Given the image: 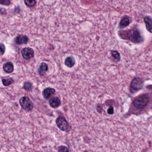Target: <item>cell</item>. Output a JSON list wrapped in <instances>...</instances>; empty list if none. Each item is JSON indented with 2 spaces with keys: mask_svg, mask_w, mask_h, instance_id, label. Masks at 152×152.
Here are the masks:
<instances>
[{
  "mask_svg": "<svg viewBox=\"0 0 152 152\" xmlns=\"http://www.w3.org/2000/svg\"><path fill=\"white\" fill-rule=\"evenodd\" d=\"M55 90L53 88H45L42 92L43 97L45 99H48L51 96L55 93Z\"/></svg>",
  "mask_w": 152,
  "mask_h": 152,
  "instance_id": "9",
  "label": "cell"
},
{
  "mask_svg": "<svg viewBox=\"0 0 152 152\" xmlns=\"http://www.w3.org/2000/svg\"><path fill=\"white\" fill-rule=\"evenodd\" d=\"M28 38L26 35H19L15 39V42L18 44L21 45L27 44L28 43Z\"/></svg>",
  "mask_w": 152,
  "mask_h": 152,
  "instance_id": "10",
  "label": "cell"
},
{
  "mask_svg": "<svg viewBox=\"0 0 152 152\" xmlns=\"http://www.w3.org/2000/svg\"><path fill=\"white\" fill-rule=\"evenodd\" d=\"M118 35L121 39L128 40L134 44H141L144 41L140 31L136 27L126 31H119Z\"/></svg>",
  "mask_w": 152,
  "mask_h": 152,
  "instance_id": "1",
  "label": "cell"
},
{
  "mask_svg": "<svg viewBox=\"0 0 152 152\" xmlns=\"http://www.w3.org/2000/svg\"><path fill=\"white\" fill-rule=\"evenodd\" d=\"M25 4L28 7H33L34 6L36 3L37 1H24Z\"/></svg>",
  "mask_w": 152,
  "mask_h": 152,
  "instance_id": "17",
  "label": "cell"
},
{
  "mask_svg": "<svg viewBox=\"0 0 152 152\" xmlns=\"http://www.w3.org/2000/svg\"><path fill=\"white\" fill-rule=\"evenodd\" d=\"M48 66L46 63H42L40 64L38 68V72L40 76H44L48 71Z\"/></svg>",
  "mask_w": 152,
  "mask_h": 152,
  "instance_id": "12",
  "label": "cell"
},
{
  "mask_svg": "<svg viewBox=\"0 0 152 152\" xmlns=\"http://www.w3.org/2000/svg\"><path fill=\"white\" fill-rule=\"evenodd\" d=\"M150 102V97L148 93L141 94L136 97L133 101V105L137 109L146 108Z\"/></svg>",
  "mask_w": 152,
  "mask_h": 152,
  "instance_id": "2",
  "label": "cell"
},
{
  "mask_svg": "<svg viewBox=\"0 0 152 152\" xmlns=\"http://www.w3.org/2000/svg\"><path fill=\"white\" fill-rule=\"evenodd\" d=\"M131 23V19L129 16H125L121 19L118 25V27L120 29H124L129 26Z\"/></svg>",
  "mask_w": 152,
  "mask_h": 152,
  "instance_id": "7",
  "label": "cell"
},
{
  "mask_svg": "<svg viewBox=\"0 0 152 152\" xmlns=\"http://www.w3.org/2000/svg\"><path fill=\"white\" fill-rule=\"evenodd\" d=\"M111 55L112 59L115 62H119L121 60V56H120V53L117 51H111Z\"/></svg>",
  "mask_w": 152,
  "mask_h": 152,
  "instance_id": "15",
  "label": "cell"
},
{
  "mask_svg": "<svg viewBox=\"0 0 152 152\" xmlns=\"http://www.w3.org/2000/svg\"><path fill=\"white\" fill-rule=\"evenodd\" d=\"M144 87V81L141 78L136 77L131 80L130 84V91L134 93L141 90Z\"/></svg>",
  "mask_w": 152,
  "mask_h": 152,
  "instance_id": "3",
  "label": "cell"
},
{
  "mask_svg": "<svg viewBox=\"0 0 152 152\" xmlns=\"http://www.w3.org/2000/svg\"><path fill=\"white\" fill-rule=\"evenodd\" d=\"M56 124L60 130L64 132H69L70 130L71 126L66 119L62 116H59L56 121Z\"/></svg>",
  "mask_w": 152,
  "mask_h": 152,
  "instance_id": "4",
  "label": "cell"
},
{
  "mask_svg": "<svg viewBox=\"0 0 152 152\" xmlns=\"http://www.w3.org/2000/svg\"><path fill=\"white\" fill-rule=\"evenodd\" d=\"M3 70L7 73H12L14 70L13 65L11 62H8L3 65Z\"/></svg>",
  "mask_w": 152,
  "mask_h": 152,
  "instance_id": "14",
  "label": "cell"
},
{
  "mask_svg": "<svg viewBox=\"0 0 152 152\" xmlns=\"http://www.w3.org/2000/svg\"><path fill=\"white\" fill-rule=\"evenodd\" d=\"M108 113L110 115L113 114L114 113V109L113 107L112 106H110L109 108L107 110Z\"/></svg>",
  "mask_w": 152,
  "mask_h": 152,
  "instance_id": "21",
  "label": "cell"
},
{
  "mask_svg": "<svg viewBox=\"0 0 152 152\" xmlns=\"http://www.w3.org/2000/svg\"><path fill=\"white\" fill-rule=\"evenodd\" d=\"M3 85L5 86H9L13 83L14 81L12 78H9L8 79H3L2 80Z\"/></svg>",
  "mask_w": 152,
  "mask_h": 152,
  "instance_id": "16",
  "label": "cell"
},
{
  "mask_svg": "<svg viewBox=\"0 0 152 152\" xmlns=\"http://www.w3.org/2000/svg\"><path fill=\"white\" fill-rule=\"evenodd\" d=\"M144 22L148 31L152 34V19L150 16H146L144 18Z\"/></svg>",
  "mask_w": 152,
  "mask_h": 152,
  "instance_id": "8",
  "label": "cell"
},
{
  "mask_svg": "<svg viewBox=\"0 0 152 152\" xmlns=\"http://www.w3.org/2000/svg\"><path fill=\"white\" fill-rule=\"evenodd\" d=\"M6 51V47L3 44H0V56L3 55Z\"/></svg>",
  "mask_w": 152,
  "mask_h": 152,
  "instance_id": "20",
  "label": "cell"
},
{
  "mask_svg": "<svg viewBox=\"0 0 152 152\" xmlns=\"http://www.w3.org/2000/svg\"><path fill=\"white\" fill-rule=\"evenodd\" d=\"M21 54L24 59L28 60L34 57V51L32 48L26 47L22 49L21 51Z\"/></svg>",
  "mask_w": 152,
  "mask_h": 152,
  "instance_id": "6",
  "label": "cell"
},
{
  "mask_svg": "<svg viewBox=\"0 0 152 152\" xmlns=\"http://www.w3.org/2000/svg\"><path fill=\"white\" fill-rule=\"evenodd\" d=\"M58 152H69V150L67 147L61 146L58 147Z\"/></svg>",
  "mask_w": 152,
  "mask_h": 152,
  "instance_id": "19",
  "label": "cell"
},
{
  "mask_svg": "<svg viewBox=\"0 0 152 152\" xmlns=\"http://www.w3.org/2000/svg\"><path fill=\"white\" fill-rule=\"evenodd\" d=\"M50 106L53 108H57L60 105L61 102L58 97H54L52 98L49 102Z\"/></svg>",
  "mask_w": 152,
  "mask_h": 152,
  "instance_id": "11",
  "label": "cell"
},
{
  "mask_svg": "<svg viewBox=\"0 0 152 152\" xmlns=\"http://www.w3.org/2000/svg\"><path fill=\"white\" fill-rule=\"evenodd\" d=\"M2 3L1 4L8 5L10 4V1H0V3Z\"/></svg>",
  "mask_w": 152,
  "mask_h": 152,
  "instance_id": "22",
  "label": "cell"
},
{
  "mask_svg": "<svg viewBox=\"0 0 152 152\" xmlns=\"http://www.w3.org/2000/svg\"><path fill=\"white\" fill-rule=\"evenodd\" d=\"M65 64L68 67H73L75 64V59L72 56L67 57L65 60Z\"/></svg>",
  "mask_w": 152,
  "mask_h": 152,
  "instance_id": "13",
  "label": "cell"
},
{
  "mask_svg": "<svg viewBox=\"0 0 152 152\" xmlns=\"http://www.w3.org/2000/svg\"><path fill=\"white\" fill-rule=\"evenodd\" d=\"M19 102L21 108L27 112H29L33 108V104L28 97H22Z\"/></svg>",
  "mask_w": 152,
  "mask_h": 152,
  "instance_id": "5",
  "label": "cell"
},
{
  "mask_svg": "<svg viewBox=\"0 0 152 152\" xmlns=\"http://www.w3.org/2000/svg\"><path fill=\"white\" fill-rule=\"evenodd\" d=\"M32 84L29 82H26L24 84L23 88L26 91H30L32 89Z\"/></svg>",
  "mask_w": 152,
  "mask_h": 152,
  "instance_id": "18",
  "label": "cell"
}]
</instances>
